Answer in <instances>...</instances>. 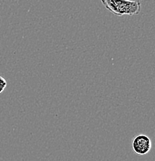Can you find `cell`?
<instances>
[{
  "mask_svg": "<svg viewBox=\"0 0 155 161\" xmlns=\"http://www.w3.org/2000/svg\"><path fill=\"white\" fill-rule=\"evenodd\" d=\"M6 86H7V81H6V80L4 78L0 76V94L3 93V91L6 88Z\"/></svg>",
  "mask_w": 155,
  "mask_h": 161,
  "instance_id": "cell-3",
  "label": "cell"
},
{
  "mask_svg": "<svg viewBox=\"0 0 155 161\" xmlns=\"http://www.w3.org/2000/svg\"><path fill=\"white\" fill-rule=\"evenodd\" d=\"M106 9L117 16L139 14L141 3L138 0H101Z\"/></svg>",
  "mask_w": 155,
  "mask_h": 161,
  "instance_id": "cell-1",
  "label": "cell"
},
{
  "mask_svg": "<svg viewBox=\"0 0 155 161\" xmlns=\"http://www.w3.org/2000/svg\"><path fill=\"white\" fill-rule=\"evenodd\" d=\"M152 147L151 139L146 135H138L132 141V148L134 152L139 156L146 155L150 152Z\"/></svg>",
  "mask_w": 155,
  "mask_h": 161,
  "instance_id": "cell-2",
  "label": "cell"
}]
</instances>
